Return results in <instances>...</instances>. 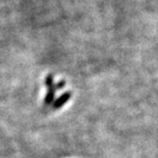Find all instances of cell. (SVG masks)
<instances>
[{
  "label": "cell",
  "mask_w": 158,
  "mask_h": 158,
  "mask_svg": "<svg viewBox=\"0 0 158 158\" xmlns=\"http://www.w3.org/2000/svg\"><path fill=\"white\" fill-rule=\"evenodd\" d=\"M45 85L47 87V94L44 98V104L48 106V104L53 103V100L55 98V91H56V85L54 84V76L53 75H48L46 77Z\"/></svg>",
  "instance_id": "obj_1"
},
{
  "label": "cell",
  "mask_w": 158,
  "mask_h": 158,
  "mask_svg": "<svg viewBox=\"0 0 158 158\" xmlns=\"http://www.w3.org/2000/svg\"><path fill=\"white\" fill-rule=\"evenodd\" d=\"M72 98V92H65V94H63L60 97H58V98L55 100V102L53 103V108L54 109H59L62 108L63 106H64L66 102L69 101V99Z\"/></svg>",
  "instance_id": "obj_2"
},
{
  "label": "cell",
  "mask_w": 158,
  "mask_h": 158,
  "mask_svg": "<svg viewBox=\"0 0 158 158\" xmlns=\"http://www.w3.org/2000/svg\"><path fill=\"white\" fill-rule=\"evenodd\" d=\"M65 85H66V82L64 81V80H62V81H59L58 84L56 85V90H59V89H62L65 87Z\"/></svg>",
  "instance_id": "obj_3"
}]
</instances>
